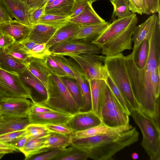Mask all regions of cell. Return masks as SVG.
Masks as SVG:
<instances>
[{
    "mask_svg": "<svg viewBox=\"0 0 160 160\" xmlns=\"http://www.w3.org/2000/svg\"><path fill=\"white\" fill-rule=\"evenodd\" d=\"M149 52L143 68L137 67L132 53L125 57L126 68L132 91L140 110L152 118L160 115L159 95L152 86L151 77L160 72V25L156 24L148 38Z\"/></svg>",
    "mask_w": 160,
    "mask_h": 160,
    "instance_id": "obj_1",
    "label": "cell"
},
{
    "mask_svg": "<svg viewBox=\"0 0 160 160\" xmlns=\"http://www.w3.org/2000/svg\"><path fill=\"white\" fill-rule=\"evenodd\" d=\"M139 133L130 124L118 126L104 134L82 138L72 136L71 146L85 151L95 160H112L115 155L137 142Z\"/></svg>",
    "mask_w": 160,
    "mask_h": 160,
    "instance_id": "obj_2",
    "label": "cell"
},
{
    "mask_svg": "<svg viewBox=\"0 0 160 160\" xmlns=\"http://www.w3.org/2000/svg\"><path fill=\"white\" fill-rule=\"evenodd\" d=\"M138 22L135 13L120 19H116L110 23L103 32L92 42L101 49V52L106 57L131 50L132 36Z\"/></svg>",
    "mask_w": 160,
    "mask_h": 160,
    "instance_id": "obj_3",
    "label": "cell"
},
{
    "mask_svg": "<svg viewBox=\"0 0 160 160\" xmlns=\"http://www.w3.org/2000/svg\"><path fill=\"white\" fill-rule=\"evenodd\" d=\"M130 112L142 134L141 146L151 160H160V123L139 109H131Z\"/></svg>",
    "mask_w": 160,
    "mask_h": 160,
    "instance_id": "obj_4",
    "label": "cell"
},
{
    "mask_svg": "<svg viewBox=\"0 0 160 160\" xmlns=\"http://www.w3.org/2000/svg\"><path fill=\"white\" fill-rule=\"evenodd\" d=\"M105 64L110 77L124 96L130 111L131 109H139L132 88L125 56L121 53L106 57Z\"/></svg>",
    "mask_w": 160,
    "mask_h": 160,
    "instance_id": "obj_5",
    "label": "cell"
},
{
    "mask_svg": "<svg viewBox=\"0 0 160 160\" xmlns=\"http://www.w3.org/2000/svg\"><path fill=\"white\" fill-rule=\"evenodd\" d=\"M48 97L42 104L57 112L72 115L80 109L61 77L53 73L49 78L47 89Z\"/></svg>",
    "mask_w": 160,
    "mask_h": 160,
    "instance_id": "obj_6",
    "label": "cell"
},
{
    "mask_svg": "<svg viewBox=\"0 0 160 160\" xmlns=\"http://www.w3.org/2000/svg\"><path fill=\"white\" fill-rule=\"evenodd\" d=\"M68 56L78 64L88 81L105 80L109 75L105 64L106 56L94 54H70Z\"/></svg>",
    "mask_w": 160,
    "mask_h": 160,
    "instance_id": "obj_7",
    "label": "cell"
},
{
    "mask_svg": "<svg viewBox=\"0 0 160 160\" xmlns=\"http://www.w3.org/2000/svg\"><path fill=\"white\" fill-rule=\"evenodd\" d=\"M22 98L32 99V92L19 75L0 68V99Z\"/></svg>",
    "mask_w": 160,
    "mask_h": 160,
    "instance_id": "obj_8",
    "label": "cell"
},
{
    "mask_svg": "<svg viewBox=\"0 0 160 160\" xmlns=\"http://www.w3.org/2000/svg\"><path fill=\"white\" fill-rule=\"evenodd\" d=\"M51 53L67 56L70 54H94L101 52L100 48L91 42L70 39L57 43L50 47Z\"/></svg>",
    "mask_w": 160,
    "mask_h": 160,
    "instance_id": "obj_9",
    "label": "cell"
},
{
    "mask_svg": "<svg viewBox=\"0 0 160 160\" xmlns=\"http://www.w3.org/2000/svg\"><path fill=\"white\" fill-rule=\"evenodd\" d=\"M32 101L22 98L0 99V114L5 118H28Z\"/></svg>",
    "mask_w": 160,
    "mask_h": 160,
    "instance_id": "obj_10",
    "label": "cell"
},
{
    "mask_svg": "<svg viewBox=\"0 0 160 160\" xmlns=\"http://www.w3.org/2000/svg\"><path fill=\"white\" fill-rule=\"evenodd\" d=\"M68 64L75 77L82 95L83 105L80 112L92 111V101L89 81L78 64L72 58H68Z\"/></svg>",
    "mask_w": 160,
    "mask_h": 160,
    "instance_id": "obj_11",
    "label": "cell"
},
{
    "mask_svg": "<svg viewBox=\"0 0 160 160\" xmlns=\"http://www.w3.org/2000/svg\"><path fill=\"white\" fill-rule=\"evenodd\" d=\"M102 122L99 117L92 111H79L72 115L65 125L74 133L98 125Z\"/></svg>",
    "mask_w": 160,
    "mask_h": 160,
    "instance_id": "obj_12",
    "label": "cell"
},
{
    "mask_svg": "<svg viewBox=\"0 0 160 160\" xmlns=\"http://www.w3.org/2000/svg\"><path fill=\"white\" fill-rule=\"evenodd\" d=\"M30 28V27L17 20H12L0 24V32L15 42H20L26 39L29 35Z\"/></svg>",
    "mask_w": 160,
    "mask_h": 160,
    "instance_id": "obj_13",
    "label": "cell"
},
{
    "mask_svg": "<svg viewBox=\"0 0 160 160\" xmlns=\"http://www.w3.org/2000/svg\"><path fill=\"white\" fill-rule=\"evenodd\" d=\"M160 18V13H155L150 16L144 22L137 26L132 37L134 43L133 51V54L142 42L148 38L151 34L154 28L156 21Z\"/></svg>",
    "mask_w": 160,
    "mask_h": 160,
    "instance_id": "obj_14",
    "label": "cell"
},
{
    "mask_svg": "<svg viewBox=\"0 0 160 160\" xmlns=\"http://www.w3.org/2000/svg\"><path fill=\"white\" fill-rule=\"evenodd\" d=\"M12 16L20 22L31 27L29 21L30 8L24 0H2Z\"/></svg>",
    "mask_w": 160,
    "mask_h": 160,
    "instance_id": "obj_15",
    "label": "cell"
},
{
    "mask_svg": "<svg viewBox=\"0 0 160 160\" xmlns=\"http://www.w3.org/2000/svg\"><path fill=\"white\" fill-rule=\"evenodd\" d=\"M26 65L27 69L41 82L47 89L49 78L52 72L44 60L30 57L27 61Z\"/></svg>",
    "mask_w": 160,
    "mask_h": 160,
    "instance_id": "obj_16",
    "label": "cell"
},
{
    "mask_svg": "<svg viewBox=\"0 0 160 160\" xmlns=\"http://www.w3.org/2000/svg\"><path fill=\"white\" fill-rule=\"evenodd\" d=\"M72 115L55 111L28 115L31 124L45 125L49 124L65 125Z\"/></svg>",
    "mask_w": 160,
    "mask_h": 160,
    "instance_id": "obj_17",
    "label": "cell"
},
{
    "mask_svg": "<svg viewBox=\"0 0 160 160\" xmlns=\"http://www.w3.org/2000/svg\"><path fill=\"white\" fill-rule=\"evenodd\" d=\"M92 3L90 1H88L81 12L75 17L68 18V21L82 27L106 22L94 10Z\"/></svg>",
    "mask_w": 160,
    "mask_h": 160,
    "instance_id": "obj_18",
    "label": "cell"
},
{
    "mask_svg": "<svg viewBox=\"0 0 160 160\" xmlns=\"http://www.w3.org/2000/svg\"><path fill=\"white\" fill-rule=\"evenodd\" d=\"M82 26L68 22L66 24L58 28L52 37L46 43V48H49L58 42L73 39L81 30Z\"/></svg>",
    "mask_w": 160,
    "mask_h": 160,
    "instance_id": "obj_19",
    "label": "cell"
},
{
    "mask_svg": "<svg viewBox=\"0 0 160 160\" xmlns=\"http://www.w3.org/2000/svg\"><path fill=\"white\" fill-rule=\"evenodd\" d=\"M58 29L38 23L30 27L28 40L38 43H46Z\"/></svg>",
    "mask_w": 160,
    "mask_h": 160,
    "instance_id": "obj_20",
    "label": "cell"
},
{
    "mask_svg": "<svg viewBox=\"0 0 160 160\" xmlns=\"http://www.w3.org/2000/svg\"><path fill=\"white\" fill-rule=\"evenodd\" d=\"M89 82L92 101V111L98 116L107 84L105 81L102 79H93Z\"/></svg>",
    "mask_w": 160,
    "mask_h": 160,
    "instance_id": "obj_21",
    "label": "cell"
},
{
    "mask_svg": "<svg viewBox=\"0 0 160 160\" xmlns=\"http://www.w3.org/2000/svg\"><path fill=\"white\" fill-rule=\"evenodd\" d=\"M0 68L7 71L18 74L27 68L26 64L8 54L6 48H0Z\"/></svg>",
    "mask_w": 160,
    "mask_h": 160,
    "instance_id": "obj_22",
    "label": "cell"
},
{
    "mask_svg": "<svg viewBox=\"0 0 160 160\" xmlns=\"http://www.w3.org/2000/svg\"><path fill=\"white\" fill-rule=\"evenodd\" d=\"M47 136L39 138H28L23 147L19 150L24 155V160H29L34 155L50 150L44 148L45 142Z\"/></svg>",
    "mask_w": 160,
    "mask_h": 160,
    "instance_id": "obj_23",
    "label": "cell"
},
{
    "mask_svg": "<svg viewBox=\"0 0 160 160\" xmlns=\"http://www.w3.org/2000/svg\"><path fill=\"white\" fill-rule=\"evenodd\" d=\"M75 0H56L46 6L45 14L68 18Z\"/></svg>",
    "mask_w": 160,
    "mask_h": 160,
    "instance_id": "obj_24",
    "label": "cell"
},
{
    "mask_svg": "<svg viewBox=\"0 0 160 160\" xmlns=\"http://www.w3.org/2000/svg\"><path fill=\"white\" fill-rule=\"evenodd\" d=\"M109 24V23L106 22L103 23L82 26L79 32L73 40L82 39L92 42L99 36Z\"/></svg>",
    "mask_w": 160,
    "mask_h": 160,
    "instance_id": "obj_25",
    "label": "cell"
},
{
    "mask_svg": "<svg viewBox=\"0 0 160 160\" xmlns=\"http://www.w3.org/2000/svg\"><path fill=\"white\" fill-rule=\"evenodd\" d=\"M18 74L22 81L31 91L32 89H34L41 96L43 102L46 100L48 93L46 88L41 82L27 68Z\"/></svg>",
    "mask_w": 160,
    "mask_h": 160,
    "instance_id": "obj_26",
    "label": "cell"
},
{
    "mask_svg": "<svg viewBox=\"0 0 160 160\" xmlns=\"http://www.w3.org/2000/svg\"><path fill=\"white\" fill-rule=\"evenodd\" d=\"M5 118L0 124V135L24 129L31 124L28 118Z\"/></svg>",
    "mask_w": 160,
    "mask_h": 160,
    "instance_id": "obj_27",
    "label": "cell"
},
{
    "mask_svg": "<svg viewBox=\"0 0 160 160\" xmlns=\"http://www.w3.org/2000/svg\"><path fill=\"white\" fill-rule=\"evenodd\" d=\"M72 136L51 133L45 141L44 148L63 149L71 144Z\"/></svg>",
    "mask_w": 160,
    "mask_h": 160,
    "instance_id": "obj_28",
    "label": "cell"
},
{
    "mask_svg": "<svg viewBox=\"0 0 160 160\" xmlns=\"http://www.w3.org/2000/svg\"><path fill=\"white\" fill-rule=\"evenodd\" d=\"M88 158L85 151L71 146L62 150L54 160H86Z\"/></svg>",
    "mask_w": 160,
    "mask_h": 160,
    "instance_id": "obj_29",
    "label": "cell"
},
{
    "mask_svg": "<svg viewBox=\"0 0 160 160\" xmlns=\"http://www.w3.org/2000/svg\"><path fill=\"white\" fill-rule=\"evenodd\" d=\"M61 79L80 110L83 107V102L80 90L77 82L68 77L61 78Z\"/></svg>",
    "mask_w": 160,
    "mask_h": 160,
    "instance_id": "obj_30",
    "label": "cell"
},
{
    "mask_svg": "<svg viewBox=\"0 0 160 160\" xmlns=\"http://www.w3.org/2000/svg\"><path fill=\"white\" fill-rule=\"evenodd\" d=\"M149 44L148 38L141 43L136 52L133 55L135 63L138 68L142 69L145 67L148 59Z\"/></svg>",
    "mask_w": 160,
    "mask_h": 160,
    "instance_id": "obj_31",
    "label": "cell"
},
{
    "mask_svg": "<svg viewBox=\"0 0 160 160\" xmlns=\"http://www.w3.org/2000/svg\"><path fill=\"white\" fill-rule=\"evenodd\" d=\"M118 127L108 126L102 122L97 126L75 132L73 136L78 138H86L104 134L110 132Z\"/></svg>",
    "mask_w": 160,
    "mask_h": 160,
    "instance_id": "obj_32",
    "label": "cell"
},
{
    "mask_svg": "<svg viewBox=\"0 0 160 160\" xmlns=\"http://www.w3.org/2000/svg\"><path fill=\"white\" fill-rule=\"evenodd\" d=\"M113 7V11L111 21L116 19L122 18L128 16L132 13L129 10L127 0H114L111 2Z\"/></svg>",
    "mask_w": 160,
    "mask_h": 160,
    "instance_id": "obj_33",
    "label": "cell"
},
{
    "mask_svg": "<svg viewBox=\"0 0 160 160\" xmlns=\"http://www.w3.org/2000/svg\"><path fill=\"white\" fill-rule=\"evenodd\" d=\"M68 22V18L44 14L41 17L38 24H44L58 29Z\"/></svg>",
    "mask_w": 160,
    "mask_h": 160,
    "instance_id": "obj_34",
    "label": "cell"
},
{
    "mask_svg": "<svg viewBox=\"0 0 160 160\" xmlns=\"http://www.w3.org/2000/svg\"><path fill=\"white\" fill-rule=\"evenodd\" d=\"M25 136L28 138H39L49 135L51 132L45 125L30 124L25 128Z\"/></svg>",
    "mask_w": 160,
    "mask_h": 160,
    "instance_id": "obj_35",
    "label": "cell"
},
{
    "mask_svg": "<svg viewBox=\"0 0 160 160\" xmlns=\"http://www.w3.org/2000/svg\"><path fill=\"white\" fill-rule=\"evenodd\" d=\"M5 48L8 54L26 64L30 57L19 42H14Z\"/></svg>",
    "mask_w": 160,
    "mask_h": 160,
    "instance_id": "obj_36",
    "label": "cell"
},
{
    "mask_svg": "<svg viewBox=\"0 0 160 160\" xmlns=\"http://www.w3.org/2000/svg\"><path fill=\"white\" fill-rule=\"evenodd\" d=\"M105 81L107 85L110 89L123 109L129 116H130V112L124 96L113 82L109 75Z\"/></svg>",
    "mask_w": 160,
    "mask_h": 160,
    "instance_id": "obj_37",
    "label": "cell"
},
{
    "mask_svg": "<svg viewBox=\"0 0 160 160\" xmlns=\"http://www.w3.org/2000/svg\"><path fill=\"white\" fill-rule=\"evenodd\" d=\"M27 53L29 57L42 59H44L47 55L51 54L48 49L46 48V43H38L35 42Z\"/></svg>",
    "mask_w": 160,
    "mask_h": 160,
    "instance_id": "obj_38",
    "label": "cell"
},
{
    "mask_svg": "<svg viewBox=\"0 0 160 160\" xmlns=\"http://www.w3.org/2000/svg\"><path fill=\"white\" fill-rule=\"evenodd\" d=\"M142 12L148 15L160 13V0H142Z\"/></svg>",
    "mask_w": 160,
    "mask_h": 160,
    "instance_id": "obj_39",
    "label": "cell"
},
{
    "mask_svg": "<svg viewBox=\"0 0 160 160\" xmlns=\"http://www.w3.org/2000/svg\"><path fill=\"white\" fill-rule=\"evenodd\" d=\"M50 55L52 58L65 72L68 77L75 79L74 75L69 67L67 58L61 55L51 53Z\"/></svg>",
    "mask_w": 160,
    "mask_h": 160,
    "instance_id": "obj_40",
    "label": "cell"
},
{
    "mask_svg": "<svg viewBox=\"0 0 160 160\" xmlns=\"http://www.w3.org/2000/svg\"><path fill=\"white\" fill-rule=\"evenodd\" d=\"M50 55L46 56L43 59L52 73L61 78L67 77L65 72L52 58Z\"/></svg>",
    "mask_w": 160,
    "mask_h": 160,
    "instance_id": "obj_41",
    "label": "cell"
},
{
    "mask_svg": "<svg viewBox=\"0 0 160 160\" xmlns=\"http://www.w3.org/2000/svg\"><path fill=\"white\" fill-rule=\"evenodd\" d=\"M45 126L51 133L72 136L74 134L71 129L64 125L49 124Z\"/></svg>",
    "mask_w": 160,
    "mask_h": 160,
    "instance_id": "obj_42",
    "label": "cell"
},
{
    "mask_svg": "<svg viewBox=\"0 0 160 160\" xmlns=\"http://www.w3.org/2000/svg\"><path fill=\"white\" fill-rule=\"evenodd\" d=\"M60 149H54L48 151L34 155L29 160H53L60 153L62 150Z\"/></svg>",
    "mask_w": 160,
    "mask_h": 160,
    "instance_id": "obj_43",
    "label": "cell"
},
{
    "mask_svg": "<svg viewBox=\"0 0 160 160\" xmlns=\"http://www.w3.org/2000/svg\"><path fill=\"white\" fill-rule=\"evenodd\" d=\"M57 111L42 104L32 102L30 108L28 115L41 114L49 112Z\"/></svg>",
    "mask_w": 160,
    "mask_h": 160,
    "instance_id": "obj_44",
    "label": "cell"
},
{
    "mask_svg": "<svg viewBox=\"0 0 160 160\" xmlns=\"http://www.w3.org/2000/svg\"><path fill=\"white\" fill-rule=\"evenodd\" d=\"M47 4L29 12V21L32 25L38 23L41 16L45 14Z\"/></svg>",
    "mask_w": 160,
    "mask_h": 160,
    "instance_id": "obj_45",
    "label": "cell"
},
{
    "mask_svg": "<svg viewBox=\"0 0 160 160\" xmlns=\"http://www.w3.org/2000/svg\"><path fill=\"white\" fill-rule=\"evenodd\" d=\"M25 129L21 130L6 133L0 135V142L9 143L15 139L25 134Z\"/></svg>",
    "mask_w": 160,
    "mask_h": 160,
    "instance_id": "obj_46",
    "label": "cell"
},
{
    "mask_svg": "<svg viewBox=\"0 0 160 160\" xmlns=\"http://www.w3.org/2000/svg\"><path fill=\"white\" fill-rule=\"evenodd\" d=\"M89 0H75L71 13L68 18L75 17L78 15L83 10Z\"/></svg>",
    "mask_w": 160,
    "mask_h": 160,
    "instance_id": "obj_47",
    "label": "cell"
},
{
    "mask_svg": "<svg viewBox=\"0 0 160 160\" xmlns=\"http://www.w3.org/2000/svg\"><path fill=\"white\" fill-rule=\"evenodd\" d=\"M129 10L132 13L142 15V0H127Z\"/></svg>",
    "mask_w": 160,
    "mask_h": 160,
    "instance_id": "obj_48",
    "label": "cell"
},
{
    "mask_svg": "<svg viewBox=\"0 0 160 160\" xmlns=\"http://www.w3.org/2000/svg\"><path fill=\"white\" fill-rule=\"evenodd\" d=\"M13 18L2 0H0V19L2 23L9 22Z\"/></svg>",
    "mask_w": 160,
    "mask_h": 160,
    "instance_id": "obj_49",
    "label": "cell"
},
{
    "mask_svg": "<svg viewBox=\"0 0 160 160\" xmlns=\"http://www.w3.org/2000/svg\"><path fill=\"white\" fill-rule=\"evenodd\" d=\"M28 138L25 135L20 136L15 139L9 143L14 148L19 150L23 147Z\"/></svg>",
    "mask_w": 160,
    "mask_h": 160,
    "instance_id": "obj_50",
    "label": "cell"
},
{
    "mask_svg": "<svg viewBox=\"0 0 160 160\" xmlns=\"http://www.w3.org/2000/svg\"><path fill=\"white\" fill-rule=\"evenodd\" d=\"M29 5V12L47 4L48 0H24Z\"/></svg>",
    "mask_w": 160,
    "mask_h": 160,
    "instance_id": "obj_51",
    "label": "cell"
},
{
    "mask_svg": "<svg viewBox=\"0 0 160 160\" xmlns=\"http://www.w3.org/2000/svg\"><path fill=\"white\" fill-rule=\"evenodd\" d=\"M14 42L12 39L0 32V48H7Z\"/></svg>",
    "mask_w": 160,
    "mask_h": 160,
    "instance_id": "obj_52",
    "label": "cell"
},
{
    "mask_svg": "<svg viewBox=\"0 0 160 160\" xmlns=\"http://www.w3.org/2000/svg\"><path fill=\"white\" fill-rule=\"evenodd\" d=\"M18 151V150L17 149L0 148V152L4 153L6 154L12 153Z\"/></svg>",
    "mask_w": 160,
    "mask_h": 160,
    "instance_id": "obj_53",
    "label": "cell"
},
{
    "mask_svg": "<svg viewBox=\"0 0 160 160\" xmlns=\"http://www.w3.org/2000/svg\"><path fill=\"white\" fill-rule=\"evenodd\" d=\"M0 148L16 149L12 146L9 143H4L0 142Z\"/></svg>",
    "mask_w": 160,
    "mask_h": 160,
    "instance_id": "obj_54",
    "label": "cell"
},
{
    "mask_svg": "<svg viewBox=\"0 0 160 160\" xmlns=\"http://www.w3.org/2000/svg\"><path fill=\"white\" fill-rule=\"evenodd\" d=\"M131 157L133 160H136L139 158V155L136 152L133 153L131 155Z\"/></svg>",
    "mask_w": 160,
    "mask_h": 160,
    "instance_id": "obj_55",
    "label": "cell"
},
{
    "mask_svg": "<svg viewBox=\"0 0 160 160\" xmlns=\"http://www.w3.org/2000/svg\"><path fill=\"white\" fill-rule=\"evenodd\" d=\"M5 120V118L0 114V124L3 122Z\"/></svg>",
    "mask_w": 160,
    "mask_h": 160,
    "instance_id": "obj_56",
    "label": "cell"
},
{
    "mask_svg": "<svg viewBox=\"0 0 160 160\" xmlns=\"http://www.w3.org/2000/svg\"><path fill=\"white\" fill-rule=\"evenodd\" d=\"M55 0H48L47 2V4L52 3L55 1Z\"/></svg>",
    "mask_w": 160,
    "mask_h": 160,
    "instance_id": "obj_57",
    "label": "cell"
},
{
    "mask_svg": "<svg viewBox=\"0 0 160 160\" xmlns=\"http://www.w3.org/2000/svg\"><path fill=\"white\" fill-rule=\"evenodd\" d=\"M6 154L0 152V159L2 158Z\"/></svg>",
    "mask_w": 160,
    "mask_h": 160,
    "instance_id": "obj_58",
    "label": "cell"
},
{
    "mask_svg": "<svg viewBox=\"0 0 160 160\" xmlns=\"http://www.w3.org/2000/svg\"><path fill=\"white\" fill-rule=\"evenodd\" d=\"M90 1L92 2L93 3V2H95L96 1L101 0H89Z\"/></svg>",
    "mask_w": 160,
    "mask_h": 160,
    "instance_id": "obj_59",
    "label": "cell"
},
{
    "mask_svg": "<svg viewBox=\"0 0 160 160\" xmlns=\"http://www.w3.org/2000/svg\"><path fill=\"white\" fill-rule=\"evenodd\" d=\"M2 23V20H1V19H0V24Z\"/></svg>",
    "mask_w": 160,
    "mask_h": 160,
    "instance_id": "obj_60",
    "label": "cell"
},
{
    "mask_svg": "<svg viewBox=\"0 0 160 160\" xmlns=\"http://www.w3.org/2000/svg\"><path fill=\"white\" fill-rule=\"evenodd\" d=\"M113 0H109V1L111 2H112V1H113Z\"/></svg>",
    "mask_w": 160,
    "mask_h": 160,
    "instance_id": "obj_61",
    "label": "cell"
}]
</instances>
